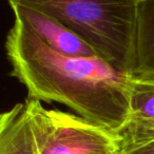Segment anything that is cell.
Returning a JSON list of instances; mask_svg holds the SVG:
<instances>
[{
  "label": "cell",
  "mask_w": 154,
  "mask_h": 154,
  "mask_svg": "<svg viewBox=\"0 0 154 154\" xmlns=\"http://www.w3.org/2000/svg\"><path fill=\"white\" fill-rule=\"evenodd\" d=\"M38 154H118L120 137L80 116L26 100Z\"/></svg>",
  "instance_id": "obj_3"
},
{
  "label": "cell",
  "mask_w": 154,
  "mask_h": 154,
  "mask_svg": "<svg viewBox=\"0 0 154 154\" xmlns=\"http://www.w3.org/2000/svg\"><path fill=\"white\" fill-rule=\"evenodd\" d=\"M133 77L154 80V0H139L137 7Z\"/></svg>",
  "instance_id": "obj_7"
},
{
  "label": "cell",
  "mask_w": 154,
  "mask_h": 154,
  "mask_svg": "<svg viewBox=\"0 0 154 154\" xmlns=\"http://www.w3.org/2000/svg\"><path fill=\"white\" fill-rule=\"evenodd\" d=\"M119 137L120 150L154 138V80L133 77L130 117Z\"/></svg>",
  "instance_id": "obj_5"
},
{
  "label": "cell",
  "mask_w": 154,
  "mask_h": 154,
  "mask_svg": "<svg viewBox=\"0 0 154 154\" xmlns=\"http://www.w3.org/2000/svg\"><path fill=\"white\" fill-rule=\"evenodd\" d=\"M5 40L11 75L28 98L59 103L78 116L118 134L130 117L133 77L99 56L63 55L43 42L26 23L14 18Z\"/></svg>",
  "instance_id": "obj_1"
},
{
  "label": "cell",
  "mask_w": 154,
  "mask_h": 154,
  "mask_svg": "<svg viewBox=\"0 0 154 154\" xmlns=\"http://www.w3.org/2000/svg\"><path fill=\"white\" fill-rule=\"evenodd\" d=\"M118 154H154V138L122 149Z\"/></svg>",
  "instance_id": "obj_8"
},
{
  "label": "cell",
  "mask_w": 154,
  "mask_h": 154,
  "mask_svg": "<svg viewBox=\"0 0 154 154\" xmlns=\"http://www.w3.org/2000/svg\"><path fill=\"white\" fill-rule=\"evenodd\" d=\"M0 154H38L26 103L1 114Z\"/></svg>",
  "instance_id": "obj_6"
},
{
  "label": "cell",
  "mask_w": 154,
  "mask_h": 154,
  "mask_svg": "<svg viewBox=\"0 0 154 154\" xmlns=\"http://www.w3.org/2000/svg\"><path fill=\"white\" fill-rule=\"evenodd\" d=\"M14 18L26 23L45 45L63 55L75 57L98 56L90 45L55 18L36 9L10 2Z\"/></svg>",
  "instance_id": "obj_4"
},
{
  "label": "cell",
  "mask_w": 154,
  "mask_h": 154,
  "mask_svg": "<svg viewBox=\"0 0 154 154\" xmlns=\"http://www.w3.org/2000/svg\"><path fill=\"white\" fill-rule=\"evenodd\" d=\"M55 18L116 70L133 77L139 0H8Z\"/></svg>",
  "instance_id": "obj_2"
}]
</instances>
